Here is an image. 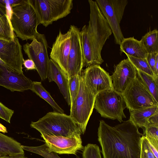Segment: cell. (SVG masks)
<instances>
[{
	"label": "cell",
	"mask_w": 158,
	"mask_h": 158,
	"mask_svg": "<svg viewBox=\"0 0 158 158\" xmlns=\"http://www.w3.org/2000/svg\"><path fill=\"white\" fill-rule=\"evenodd\" d=\"M130 119L114 127L100 121L98 140L103 158H140L143 134Z\"/></svg>",
	"instance_id": "6da1fadb"
},
{
	"label": "cell",
	"mask_w": 158,
	"mask_h": 158,
	"mask_svg": "<svg viewBox=\"0 0 158 158\" xmlns=\"http://www.w3.org/2000/svg\"><path fill=\"white\" fill-rule=\"evenodd\" d=\"M89 20L80 31L84 56V66L100 65L104 62L101 52L107 39L112 33L106 19L95 1L88 0Z\"/></svg>",
	"instance_id": "7a4b0ae2"
},
{
	"label": "cell",
	"mask_w": 158,
	"mask_h": 158,
	"mask_svg": "<svg viewBox=\"0 0 158 158\" xmlns=\"http://www.w3.org/2000/svg\"><path fill=\"white\" fill-rule=\"evenodd\" d=\"M10 21L15 35L22 40L35 39L40 24L36 12L29 0H21L11 6Z\"/></svg>",
	"instance_id": "3957f363"
},
{
	"label": "cell",
	"mask_w": 158,
	"mask_h": 158,
	"mask_svg": "<svg viewBox=\"0 0 158 158\" xmlns=\"http://www.w3.org/2000/svg\"><path fill=\"white\" fill-rule=\"evenodd\" d=\"M31 127L41 134L71 137L81 136V131L73 118L69 115L50 112L35 122H32Z\"/></svg>",
	"instance_id": "277c9868"
},
{
	"label": "cell",
	"mask_w": 158,
	"mask_h": 158,
	"mask_svg": "<svg viewBox=\"0 0 158 158\" xmlns=\"http://www.w3.org/2000/svg\"><path fill=\"white\" fill-rule=\"evenodd\" d=\"M127 108L123 94L113 89L99 93L96 96L94 108L102 117L123 122L126 118L124 110Z\"/></svg>",
	"instance_id": "5b68a950"
},
{
	"label": "cell",
	"mask_w": 158,
	"mask_h": 158,
	"mask_svg": "<svg viewBox=\"0 0 158 158\" xmlns=\"http://www.w3.org/2000/svg\"><path fill=\"white\" fill-rule=\"evenodd\" d=\"M96 97L86 86L81 73L79 91L74 103L70 106L69 115L83 134L93 112Z\"/></svg>",
	"instance_id": "8992f818"
},
{
	"label": "cell",
	"mask_w": 158,
	"mask_h": 158,
	"mask_svg": "<svg viewBox=\"0 0 158 158\" xmlns=\"http://www.w3.org/2000/svg\"><path fill=\"white\" fill-rule=\"evenodd\" d=\"M38 17L40 24L45 27L71 13L73 0H29Z\"/></svg>",
	"instance_id": "52a82bcc"
},
{
	"label": "cell",
	"mask_w": 158,
	"mask_h": 158,
	"mask_svg": "<svg viewBox=\"0 0 158 158\" xmlns=\"http://www.w3.org/2000/svg\"><path fill=\"white\" fill-rule=\"evenodd\" d=\"M95 1L111 30L115 43L120 45L124 39L120 23L128 1L96 0Z\"/></svg>",
	"instance_id": "ba28073f"
},
{
	"label": "cell",
	"mask_w": 158,
	"mask_h": 158,
	"mask_svg": "<svg viewBox=\"0 0 158 158\" xmlns=\"http://www.w3.org/2000/svg\"><path fill=\"white\" fill-rule=\"evenodd\" d=\"M48 48L45 36L39 33L31 43H27L23 46L25 53L34 62L42 81L47 78L48 70L50 59L48 54Z\"/></svg>",
	"instance_id": "9c48e42d"
},
{
	"label": "cell",
	"mask_w": 158,
	"mask_h": 158,
	"mask_svg": "<svg viewBox=\"0 0 158 158\" xmlns=\"http://www.w3.org/2000/svg\"><path fill=\"white\" fill-rule=\"evenodd\" d=\"M122 94L126 107L129 111L158 106V103L137 76Z\"/></svg>",
	"instance_id": "30bf717a"
},
{
	"label": "cell",
	"mask_w": 158,
	"mask_h": 158,
	"mask_svg": "<svg viewBox=\"0 0 158 158\" xmlns=\"http://www.w3.org/2000/svg\"><path fill=\"white\" fill-rule=\"evenodd\" d=\"M81 74L86 86L95 97L102 91L113 89L110 76L100 65L88 66L82 70Z\"/></svg>",
	"instance_id": "8fae6325"
},
{
	"label": "cell",
	"mask_w": 158,
	"mask_h": 158,
	"mask_svg": "<svg viewBox=\"0 0 158 158\" xmlns=\"http://www.w3.org/2000/svg\"><path fill=\"white\" fill-rule=\"evenodd\" d=\"M71 45L67 65L69 78L80 74L84 66V56L82 45L80 30L74 25H71Z\"/></svg>",
	"instance_id": "7c38bea8"
},
{
	"label": "cell",
	"mask_w": 158,
	"mask_h": 158,
	"mask_svg": "<svg viewBox=\"0 0 158 158\" xmlns=\"http://www.w3.org/2000/svg\"><path fill=\"white\" fill-rule=\"evenodd\" d=\"M0 59L13 71L23 73L22 47L15 34L11 41L0 40Z\"/></svg>",
	"instance_id": "4fadbf2b"
},
{
	"label": "cell",
	"mask_w": 158,
	"mask_h": 158,
	"mask_svg": "<svg viewBox=\"0 0 158 158\" xmlns=\"http://www.w3.org/2000/svg\"><path fill=\"white\" fill-rule=\"evenodd\" d=\"M41 137L47 145L48 150L58 154L76 155L78 151H82L81 136L67 137L62 136L41 134Z\"/></svg>",
	"instance_id": "5bb4252c"
},
{
	"label": "cell",
	"mask_w": 158,
	"mask_h": 158,
	"mask_svg": "<svg viewBox=\"0 0 158 158\" xmlns=\"http://www.w3.org/2000/svg\"><path fill=\"white\" fill-rule=\"evenodd\" d=\"M137 76V70L127 58L114 66V71L110 76L113 89L123 94L125 89Z\"/></svg>",
	"instance_id": "9a60e30c"
},
{
	"label": "cell",
	"mask_w": 158,
	"mask_h": 158,
	"mask_svg": "<svg viewBox=\"0 0 158 158\" xmlns=\"http://www.w3.org/2000/svg\"><path fill=\"white\" fill-rule=\"evenodd\" d=\"M71 45L70 29L64 34L62 33L60 30L52 45L50 55V59L57 64L67 75L68 62Z\"/></svg>",
	"instance_id": "2e32d148"
},
{
	"label": "cell",
	"mask_w": 158,
	"mask_h": 158,
	"mask_svg": "<svg viewBox=\"0 0 158 158\" xmlns=\"http://www.w3.org/2000/svg\"><path fill=\"white\" fill-rule=\"evenodd\" d=\"M33 81L23 73H19L0 64V85L13 92L30 89Z\"/></svg>",
	"instance_id": "e0dca14e"
},
{
	"label": "cell",
	"mask_w": 158,
	"mask_h": 158,
	"mask_svg": "<svg viewBox=\"0 0 158 158\" xmlns=\"http://www.w3.org/2000/svg\"><path fill=\"white\" fill-rule=\"evenodd\" d=\"M47 78L49 82L54 81L57 84L68 105L70 106L68 77L51 59L50 60Z\"/></svg>",
	"instance_id": "ac0fdd59"
},
{
	"label": "cell",
	"mask_w": 158,
	"mask_h": 158,
	"mask_svg": "<svg viewBox=\"0 0 158 158\" xmlns=\"http://www.w3.org/2000/svg\"><path fill=\"white\" fill-rule=\"evenodd\" d=\"M120 46L121 53L132 57L145 59L148 54L140 41L134 37L124 38Z\"/></svg>",
	"instance_id": "d6986e66"
},
{
	"label": "cell",
	"mask_w": 158,
	"mask_h": 158,
	"mask_svg": "<svg viewBox=\"0 0 158 158\" xmlns=\"http://www.w3.org/2000/svg\"><path fill=\"white\" fill-rule=\"evenodd\" d=\"M20 143L0 132V157L24 155Z\"/></svg>",
	"instance_id": "ffe728a7"
},
{
	"label": "cell",
	"mask_w": 158,
	"mask_h": 158,
	"mask_svg": "<svg viewBox=\"0 0 158 158\" xmlns=\"http://www.w3.org/2000/svg\"><path fill=\"white\" fill-rule=\"evenodd\" d=\"M158 111V106L129 111V119L138 128H144L149 124V118Z\"/></svg>",
	"instance_id": "44dd1931"
},
{
	"label": "cell",
	"mask_w": 158,
	"mask_h": 158,
	"mask_svg": "<svg viewBox=\"0 0 158 158\" xmlns=\"http://www.w3.org/2000/svg\"><path fill=\"white\" fill-rule=\"evenodd\" d=\"M30 90L46 101L52 107L54 112L64 113V110L56 102L41 82L33 81Z\"/></svg>",
	"instance_id": "7402d4cb"
},
{
	"label": "cell",
	"mask_w": 158,
	"mask_h": 158,
	"mask_svg": "<svg viewBox=\"0 0 158 158\" xmlns=\"http://www.w3.org/2000/svg\"><path fill=\"white\" fill-rule=\"evenodd\" d=\"M137 71V77L158 103V79L140 71Z\"/></svg>",
	"instance_id": "603a6c76"
},
{
	"label": "cell",
	"mask_w": 158,
	"mask_h": 158,
	"mask_svg": "<svg viewBox=\"0 0 158 158\" xmlns=\"http://www.w3.org/2000/svg\"><path fill=\"white\" fill-rule=\"evenodd\" d=\"M140 41L148 53L158 52V31L156 29L147 32Z\"/></svg>",
	"instance_id": "cb8c5ba5"
},
{
	"label": "cell",
	"mask_w": 158,
	"mask_h": 158,
	"mask_svg": "<svg viewBox=\"0 0 158 158\" xmlns=\"http://www.w3.org/2000/svg\"><path fill=\"white\" fill-rule=\"evenodd\" d=\"M15 34L9 16L6 14L0 12V40L11 41Z\"/></svg>",
	"instance_id": "d4e9b609"
},
{
	"label": "cell",
	"mask_w": 158,
	"mask_h": 158,
	"mask_svg": "<svg viewBox=\"0 0 158 158\" xmlns=\"http://www.w3.org/2000/svg\"><path fill=\"white\" fill-rule=\"evenodd\" d=\"M23 150L39 155L44 158H61L58 154L49 151L48 146L44 144L38 146L32 147L22 145ZM77 158H79V157Z\"/></svg>",
	"instance_id": "484cf974"
},
{
	"label": "cell",
	"mask_w": 158,
	"mask_h": 158,
	"mask_svg": "<svg viewBox=\"0 0 158 158\" xmlns=\"http://www.w3.org/2000/svg\"><path fill=\"white\" fill-rule=\"evenodd\" d=\"M143 131V135L149 144L158 150V125L149 123L144 128Z\"/></svg>",
	"instance_id": "4316f807"
},
{
	"label": "cell",
	"mask_w": 158,
	"mask_h": 158,
	"mask_svg": "<svg viewBox=\"0 0 158 158\" xmlns=\"http://www.w3.org/2000/svg\"><path fill=\"white\" fill-rule=\"evenodd\" d=\"M127 56V58L137 70L140 71L156 78L154 77L146 58H136L128 55Z\"/></svg>",
	"instance_id": "83f0119b"
},
{
	"label": "cell",
	"mask_w": 158,
	"mask_h": 158,
	"mask_svg": "<svg viewBox=\"0 0 158 158\" xmlns=\"http://www.w3.org/2000/svg\"><path fill=\"white\" fill-rule=\"evenodd\" d=\"M80 74L71 77L69 78V89L70 100V106L72 105L74 103L79 91Z\"/></svg>",
	"instance_id": "f1b7e54d"
},
{
	"label": "cell",
	"mask_w": 158,
	"mask_h": 158,
	"mask_svg": "<svg viewBox=\"0 0 158 158\" xmlns=\"http://www.w3.org/2000/svg\"><path fill=\"white\" fill-rule=\"evenodd\" d=\"M82 158H102L99 147L96 144L88 143L82 150Z\"/></svg>",
	"instance_id": "f546056e"
},
{
	"label": "cell",
	"mask_w": 158,
	"mask_h": 158,
	"mask_svg": "<svg viewBox=\"0 0 158 158\" xmlns=\"http://www.w3.org/2000/svg\"><path fill=\"white\" fill-rule=\"evenodd\" d=\"M140 158H156L151 151L148 140L143 135L141 139Z\"/></svg>",
	"instance_id": "4dcf8cb0"
},
{
	"label": "cell",
	"mask_w": 158,
	"mask_h": 158,
	"mask_svg": "<svg viewBox=\"0 0 158 158\" xmlns=\"http://www.w3.org/2000/svg\"><path fill=\"white\" fill-rule=\"evenodd\" d=\"M14 111L8 108L0 102V118L10 123Z\"/></svg>",
	"instance_id": "1f68e13d"
},
{
	"label": "cell",
	"mask_w": 158,
	"mask_h": 158,
	"mask_svg": "<svg viewBox=\"0 0 158 158\" xmlns=\"http://www.w3.org/2000/svg\"><path fill=\"white\" fill-rule=\"evenodd\" d=\"M158 57V52L155 53H148L146 58L148 63L155 77H156V58Z\"/></svg>",
	"instance_id": "d6a6232c"
},
{
	"label": "cell",
	"mask_w": 158,
	"mask_h": 158,
	"mask_svg": "<svg viewBox=\"0 0 158 158\" xmlns=\"http://www.w3.org/2000/svg\"><path fill=\"white\" fill-rule=\"evenodd\" d=\"M23 64L27 70H36L34 62L33 60L30 59L24 60Z\"/></svg>",
	"instance_id": "836d02e7"
},
{
	"label": "cell",
	"mask_w": 158,
	"mask_h": 158,
	"mask_svg": "<svg viewBox=\"0 0 158 158\" xmlns=\"http://www.w3.org/2000/svg\"><path fill=\"white\" fill-rule=\"evenodd\" d=\"M158 111L152 115L148 119L149 123L158 125Z\"/></svg>",
	"instance_id": "e575fe53"
},
{
	"label": "cell",
	"mask_w": 158,
	"mask_h": 158,
	"mask_svg": "<svg viewBox=\"0 0 158 158\" xmlns=\"http://www.w3.org/2000/svg\"><path fill=\"white\" fill-rule=\"evenodd\" d=\"M0 158H27L24 155H18L16 156L0 157Z\"/></svg>",
	"instance_id": "d590c367"
},
{
	"label": "cell",
	"mask_w": 158,
	"mask_h": 158,
	"mask_svg": "<svg viewBox=\"0 0 158 158\" xmlns=\"http://www.w3.org/2000/svg\"><path fill=\"white\" fill-rule=\"evenodd\" d=\"M0 132L4 133H7L6 127L0 123Z\"/></svg>",
	"instance_id": "8d00e7d4"
},
{
	"label": "cell",
	"mask_w": 158,
	"mask_h": 158,
	"mask_svg": "<svg viewBox=\"0 0 158 158\" xmlns=\"http://www.w3.org/2000/svg\"><path fill=\"white\" fill-rule=\"evenodd\" d=\"M0 64L6 67V68L11 70L6 64H5L0 59Z\"/></svg>",
	"instance_id": "74e56055"
},
{
	"label": "cell",
	"mask_w": 158,
	"mask_h": 158,
	"mask_svg": "<svg viewBox=\"0 0 158 158\" xmlns=\"http://www.w3.org/2000/svg\"><path fill=\"white\" fill-rule=\"evenodd\" d=\"M0 12L7 14L6 11L1 8V7H0Z\"/></svg>",
	"instance_id": "f35d334b"
}]
</instances>
